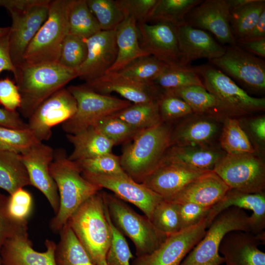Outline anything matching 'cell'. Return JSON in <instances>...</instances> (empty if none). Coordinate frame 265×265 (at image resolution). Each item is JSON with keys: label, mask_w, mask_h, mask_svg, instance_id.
Returning a JSON list of instances; mask_svg holds the SVG:
<instances>
[{"label": "cell", "mask_w": 265, "mask_h": 265, "mask_svg": "<svg viewBox=\"0 0 265 265\" xmlns=\"http://www.w3.org/2000/svg\"><path fill=\"white\" fill-rule=\"evenodd\" d=\"M50 172L59 198V209L50 222V228L53 232L59 233L79 207L102 188L82 176L79 164L70 160L63 149L54 150Z\"/></svg>", "instance_id": "1"}, {"label": "cell", "mask_w": 265, "mask_h": 265, "mask_svg": "<svg viewBox=\"0 0 265 265\" xmlns=\"http://www.w3.org/2000/svg\"><path fill=\"white\" fill-rule=\"evenodd\" d=\"M21 97L18 109L28 119L46 99L78 78L77 71L58 62L29 64L23 62L13 75Z\"/></svg>", "instance_id": "2"}, {"label": "cell", "mask_w": 265, "mask_h": 265, "mask_svg": "<svg viewBox=\"0 0 265 265\" xmlns=\"http://www.w3.org/2000/svg\"><path fill=\"white\" fill-rule=\"evenodd\" d=\"M67 223L95 265L106 260L112 234L101 191L85 200Z\"/></svg>", "instance_id": "3"}, {"label": "cell", "mask_w": 265, "mask_h": 265, "mask_svg": "<svg viewBox=\"0 0 265 265\" xmlns=\"http://www.w3.org/2000/svg\"><path fill=\"white\" fill-rule=\"evenodd\" d=\"M171 133L170 126L163 122L137 132L120 157L124 172L136 182L141 183L159 166L171 146Z\"/></svg>", "instance_id": "4"}, {"label": "cell", "mask_w": 265, "mask_h": 265, "mask_svg": "<svg viewBox=\"0 0 265 265\" xmlns=\"http://www.w3.org/2000/svg\"><path fill=\"white\" fill-rule=\"evenodd\" d=\"M51 0H0V7L10 14L8 33L9 50L15 67L23 62L25 51L47 20Z\"/></svg>", "instance_id": "5"}, {"label": "cell", "mask_w": 265, "mask_h": 265, "mask_svg": "<svg viewBox=\"0 0 265 265\" xmlns=\"http://www.w3.org/2000/svg\"><path fill=\"white\" fill-rule=\"evenodd\" d=\"M110 218L114 225L133 243L136 257L155 251L168 237L115 195L102 192Z\"/></svg>", "instance_id": "6"}, {"label": "cell", "mask_w": 265, "mask_h": 265, "mask_svg": "<svg viewBox=\"0 0 265 265\" xmlns=\"http://www.w3.org/2000/svg\"><path fill=\"white\" fill-rule=\"evenodd\" d=\"M208 227L203 238L180 265H221L225 261L219 248L225 236L234 231L251 233L249 216L243 209L235 207L219 213Z\"/></svg>", "instance_id": "7"}, {"label": "cell", "mask_w": 265, "mask_h": 265, "mask_svg": "<svg viewBox=\"0 0 265 265\" xmlns=\"http://www.w3.org/2000/svg\"><path fill=\"white\" fill-rule=\"evenodd\" d=\"M69 0H52L48 18L28 45L23 62L29 64L58 62L63 42L69 34Z\"/></svg>", "instance_id": "8"}, {"label": "cell", "mask_w": 265, "mask_h": 265, "mask_svg": "<svg viewBox=\"0 0 265 265\" xmlns=\"http://www.w3.org/2000/svg\"><path fill=\"white\" fill-rule=\"evenodd\" d=\"M67 89L77 102L75 113L62 124L63 130L69 134L92 127L104 118L132 104L125 99L97 93L84 84L70 86Z\"/></svg>", "instance_id": "9"}, {"label": "cell", "mask_w": 265, "mask_h": 265, "mask_svg": "<svg viewBox=\"0 0 265 265\" xmlns=\"http://www.w3.org/2000/svg\"><path fill=\"white\" fill-rule=\"evenodd\" d=\"M195 67L205 88L220 102L223 114L243 115L265 110V98L251 96L216 67L212 64Z\"/></svg>", "instance_id": "10"}, {"label": "cell", "mask_w": 265, "mask_h": 265, "mask_svg": "<svg viewBox=\"0 0 265 265\" xmlns=\"http://www.w3.org/2000/svg\"><path fill=\"white\" fill-rule=\"evenodd\" d=\"M212 171L230 189L249 193L265 192V163L254 153L226 154Z\"/></svg>", "instance_id": "11"}, {"label": "cell", "mask_w": 265, "mask_h": 265, "mask_svg": "<svg viewBox=\"0 0 265 265\" xmlns=\"http://www.w3.org/2000/svg\"><path fill=\"white\" fill-rule=\"evenodd\" d=\"M210 62L247 88L258 92L265 90V61L237 44L226 47L221 56Z\"/></svg>", "instance_id": "12"}, {"label": "cell", "mask_w": 265, "mask_h": 265, "mask_svg": "<svg viewBox=\"0 0 265 265\" xmlns=\"http://www.w3.org/2000/svg\"><path fill=\"white\" fill-rule=\"evenodd\" d=\"M207 227L206 217L194 226L168 236L151 253L134 258L131 265H180L203 238Z\"/></svg>", "instance_id": "13"}, {"label": "cell", "mask_w": 265, "mask_h": 265, "mask_svg": "<svg viewBox=\"0 0 265 265\" xmlns=\"http://www.w3.org/2000/svg\"><path fill=\"white\" fill-rule=\"evenodd\" d=\"M77 110V102L69 90H58L44 101L28 118L27 128L42 142L48 140L52 128L71 118Z\"/></svg>", "instance_id": "14"}, {"label": "cell", "mask_w": 265, "mask_h": 265, "mask_svg": "<svg viewBox=\"0 0 265 265\" xmlns=\"http://www.w3.org/2000/svg\"><path fill=\"white\" fill-rule=\"evenodd\" d=\"M82 175L86 179L102 188L111 191L114 195L123 201L134 205L150 220L156 206L163 199L127 174H97L82 171Z\"/></svg>", "instance_id": "15"}, {"label": "cell", "mask_w": 265, "mask_h": 265, "mask_svg": "<svg viewBox=\"0 0 265 265\" xmlns=\"http://www.w3.org/2000/svg\"><path fill=\"white\" fill-rule=\"evenodd\" d=\"M46 249H34L27 232V224L19 226L5 241L0 250L2 265H56L55 251L56 243L46 239Z\"/></svg>", "instance_id": "16"}, {"label": "cell", "mask_w": 265, "mask_h": 265, "mask_svg": "<svg viewBox=\"0 0 265 265\" xmlns=\"http://www.w3.org/2000/svg\"><path fill=\"white\" fill-rule=\"evenodd\" d=\"M231 13L226 0H205L187 14L185 23L209 31L222 44H237L231 27Z\"/></svg>", "instance_id": "17"}, {"label": "cell", "mask_w": 265, "mask_h": 265, "mask_svg": "<svg viewBox=\"0 0 265 265\" xmlns=\"http://www.w3.org/2000/svg\"><path fill=\"white\" fill-rule=\"evenodd\" d=\"M21 155L30 185L43 194L55 214L59 209V198L56 184L50 172L53 149L43 142H38Z\"/></svg>", "instance_id": "18"}, {"label": "cell", "mask_w": 265, "mask_h": 265, "mask_svg": "<svg viewBox=\"0 0 265 265\" xmlns=\"http://www.w3.org/2000/svg\"><path fill=\"white\" fill-rule=\"evenodd\" d=\"M141 48L168 66L180 65V53L176 26L170 23H137Z\"/></svg>", "instance_id": "19"}, {"label": "cell", "mask_w": 265, "mask_h": 265, "mask_svg": "<svg viewBox=\"0 0 265 265\" xmlns=\"http://www.w3.org/2000/svg\"><path fill=\"white\" fill-rule=\"evenodd\" d=\"M85 40L86 58L77 71L78 77L88 83L105 74L114 63L117 55L116 31L101 30Z\"/></svg>", "instance_id": "20"}, {"label": "cell", "mask_w": 265, "mask_h": 265, "mask_svg": "<svg viewBox=\"0 0 265 265\" xmlns=\"http://www.w3.org/2000/svg\"><path fill=\"white\" fill-rule=\"evenodd\" d=\"M84 85L103 95L117 93L133 104L156 101L162 91L153 83L135 81L118 72H106L99 79Z\"/></svg>", "instance_id": "21"}, {"label": "cell", "mask_w": 265, "mask_h": 265, "mask_svg": "<svg viewBox=\"0 0 265 265\" xmlns=\"http://www.w3.org/2000/svg\"><path fill=\"white\" fill-rule=\"evenodd\" d=\"M175 26L180 53V65H189L191 62L202 58L210 61L224 53L226 47L207 31L185 22Z\"/></svg>", "instance_id": "22"}, {"label": "cell", "mask_w": 265, "mask_h": 265, "mask_svg": "<svg viewBox=\"0 0 265 265\" xmlns=\"http://www.w3.org/2000/svg\"><path fill=\"white\" fill-rule=\"evenodd\" d=\"M265 240L264 232L254 234L234 231L222 240L219 252L226 265H265V253L258 248Z\"/></svg>", "instance_id": "23"}, {"label": "cell", "mask_w": 265, "mask_h": 265, "mask_svg": "<svg viewBox=\"0 0 265 265\" xmlns=\"http://www.w3.org/2000/svg\"><path fill=\"white\" fill-rule=\"evenodd\" d=\"M207 171L176 162H161L141 183L168 200Z\"/></svg>", "instance_id": "24"}, {"label": "cell", "mask_w": 265, "mask_h": 265, "mask_svg": "<svg viewBox=\"0 0 265 265\" xmlns=\"http://www.w3.org/2000/svg\"><path fill=\"white\" fill-rule=\"evenodd\" d=\"M230 189L214 172L208 171L166 200L175 203H193L211 208L220 201Z\"/></svg>", "instance_id": "25"}, {"label": "cell", "mask_w": 265, "mask_h": 265, "mask_svg": "<svg viewBox=\"0 0 265 265\" xmlns=\"http://www.w3.org/2000/svg\"><path fill=\"white\" fill-rule=\"evenodd\" d=\"M231 207L250 210L251 233H263L265 227V193H249L230 189L224 197L211 207L207 217L208 226L219 213Z\"/></svg>", "instance_id": "26"}, {"label": "cell", "mask_w": 265, "mask_h": 265, "mask_svg": "<svg viewBox=\"0 0 265 265\" xmlns=\"http://www.w3.org/2000/svg\"><path fill=\"white\" fill-rule=\"evenodd\" d=\"M195 115L172 132L171 146H208L215 138L219 127L214 119Z\"/></svg>", "instance_id": "27"}, {"label": "cell", "mask_w": 265, "mask_h": 265, "mask_svg": "<svg viewBox=\"0 0 265 265\" xmlns=\"http://www.w3.org/2000/svg\"><path fill=\"white\" fill-rule=\"evenodd\" d=\"M225 155L219 149L209 145H173L167 149L160 163L176 162L194 169L211 171Z\"/></svg>", "instance_id": "28"}, {"label": "cell", "mask_w": 265, "mask_h": 265, "mask_svg": "<svg viewBox=\"0 0 265 265\" xmlns=\"http://www.w3.org/2000/svg\"><path fill=\"white\" fill-rule=\"evenodd\" d=\"M115 31L117 55L107 72H118L136 59L149 55L140 47L137 22L133 18L126 17Z\"/></svg>", "instance_id": "29"}, {"label": "cell", "mask_w": 265, "mask_h": 265, "mask_svg": "<svg viewBox=\"0 0 265 265\" xmlns=\"http://www.w3.org/2000/svg\"><path fill=\"white\" fill-rule=\"evenodd\" d=\"M66 136L74 147L68 158L74 161L111 153L115 145L93 127L76 134H67Z\"/></svg>", "instance_id": "30"}, {"label": "cell", "mask_w": 265, "mask_h": 265, "mask_svg": "<svg viewBox=\"0 0 265 265\" xmlns=\"http://www.w3.org/2000/svg\"><path fill=\"white\" fill-rule=\"evenodd\" d=\"M30 185L21 155L0 150V188L11 195Z\"/></svg>", "instance_id": "31"}, {"label": "cell", "mask_w": 265, "mask_h": 265, "mask_svg": "<svg viewBox=\"0 0 265 265\" xmlns=\"http://www.w3.org/2000/svg\"><path fill=\"white\" fill-rule=\"evenodd\" d=\"M59 234L55 251L56 265H95L67 223Z\"/></svg>", "instance_id": "32"}, {"label": "cell", "mask_w": 265, "mask_h": 265, "mask_svg": "<svg viewBox=\"0 0 265 265\" xmlns=\"http://www.w3.org/2000/svg\"><path fill=\"white\" fill-rule=\"evenodd\" d=\"M69 34L86 39L101 31L86 0H69L67 8Z\"/></svg>", "instance_id": "33"}, {"label": "cell", "mask_w": 265, "mask_h": 265, "mask_svg": "<svg viewBox=\"0 0 265 265\" xmlns=\"http://www.w3.org/2000/svg\"><path fill=\"white\" fill-rule=\"evenodd\" d=\"M162 91L183 100L195 114H223L218 99L204 86L194 85Z\"/></svg>", "instance_id": "34"}, {"label": "cell", "mask_w": 265, "mask_h": 265, "mask_svg": "<svg viewBox=\"0 0 265 265\" xmlns=\"http://www.w3.org/2000/svg\"><path fill=\"white\" fill-rule=\"evenodd\" d=\"M113 115L138 131L162 122L159 110L158 100L133 104Z\"/></svg>", "instance_id": "35"}, {"label": "cell", "mask_w": 265, "mask_h": 265, "mask_svg": "<svg viewBox=\"0 0 265 265\" xmlns=\"http://www.w3.org/2000/svg\"><path fill=\"white\" fill-rule=\"evenodd\" d=\"M153 83L161 90L194 85L204 87L196 67L189 65L168 66Z\"/></svg>", "instance_id": "36"}, {"label": "cell", "mask_w": 265, "mask_h": 265, "mask_svg": "<svg viewBox=\"0 0 265 265\" xmlns=\"http://www.w3.org/2000/svg\"><path fill=\"white\" fill-rule=\"evenodd\" d=\"M265 10V0H251L243 6L230 11L231 29L237 43L249 33Z\"/></svg>", "instance_id": "37"}, {"label": "cell", "mask_w": 265, "mask_h": 265, "mask_svg": "<svg viewBox=\"0 0 265 265\" xmlns=\"http://www.w3.org/2000/svg\"><path fill=\"white\" fill-rule=\"evenodd\" d=\"M202 0H158L149 22H166L175 26L185 22L188 13Z\"/></svg>", "instance_id": "38"}, {"label": "cell", "mask_w": 265, "mask_h": 265, "mask_svg": "<svg viewBox=\"0 0 265 265\" xmlns=\"http://www.w3.org/2000/svg\"><path fill=\"white\" fill-rule=\"evenodd\" d=\"M219 142L228 154H254L255 150L247 135L236 118L225 119Z\"/></svg>", "instance_id": "39"}, {"label": "cell", "mask_w": 265, "mask_h": 265, "mask_svg": "<svg viewBox=\"0 0 265 265\" xmlns=\"http://www.w3.org/2000/svg\"><path fill=\"white\" fill-rule=\"evenodd\" d=\"M168 66L148 55L136 59L118 72L135 81L152 84Z\"/></svg>", "instance_id": "40"}, {"label": "cell", "mask_w": 265, "mask_h": 265, "mask_svg": "<svg viewBox=\"0 0 265 265\" xmlns=\"http://www.w3.org/2000/svg\"><path fill=\"white\" fill-rule=\"evenodd\" d=\"M86 2L101 30H115L126 18L116 0H86Z\"/></svg>", "instance_id": "41"}, {"label": "cell", "mask_w": 265, "mask_h": 265, "mask_svg": "<svg viewBox=\"0 0 265 265\" xmlns=\"http://www.w3.org/2000/svg\"><path fill=\"white\" fill-rule=\"evenodd\" d=\"M150 220L157 229L167 236L181 230L178 204L164 199L156 206Z\"/></svg>", "instance_id": "42"}, {"label": "cell", "mask_w": 265, "mask_h": 265, "mask_svg": "<svg viewBox=\"0 0 265 265\" xmlns=\"http://www.w3.org/2000/svg\"><path fill=\"white\" fill-rule=\"evenodd\" d=\"M39 142L27 128L0 127V150L21 154Z\"/></svg>", "instance_id": "43"}, {"label": "cell", "mask_w": 265, "mask_h": 265, "mask_svg": "<svg viewBox=\"0 0 265 265\" xmlns=\"http://www.w3.org/2000/svg\"><path fill=\"white\" fill-rule=\"evenodd\" d=\"M87 54L85 40L68 34L63 42L58 63L64 67L77 70L84 62Z\"/></svg>", "instance_id": "44"}, {"label": "cell", "mask_w": 265, "mask_h": 265, "mask_svg": "<svg viewBox=\"0 0 265 265\" xmlns=\"http://www.w3.org/2000/svg\"><path fill=\"white\" fill-rule=\"evenodd\" d=\"M93 127L112 141L115 145L132 139L139 131L113 114L101 119Z\"/></svg>", "instance_id": "45"}, {"label": "cell", "mask_w": 265, "mask_h": 265, "mask_svg": "<svg viewBox=\"0 0 265 265\" xmlns=\"http://www.w3.org/2000/svg\"><path fill=\"white\" fill-rule=\"evenodd\" d=\"M106 215L111 231L112 238L106 257V264L107 265H131L130 260L134 257L125 236L112 223L107 208Z\"/></svg>", "instance_id": "46"}, {"label": "cell", "mask_w": 265, "mask_h": 265, "mask_svg": "<svg viewBox=\"0 0 265 265\" xmlns=\"http://www.w3.org/2000/svg\"><path fill=\"white\" fill-rule=\"evenodd\" d=\"M76 162L83 172L106 175L127 174L121 167L120 157L112 152Z\"/></svg>", "instance_id": "47"}, {"label": "cell", "mask_w": 265, "mask_h": 265, "mask_svg": "<svg viewBox=\"0 0 265 265\" xmlns=\"http://www.w3.org/2000/svg\"><path fill=\"white\" fill-rule=\"evenodd\" d=\"M7 212L10 218L17 223H27L33 208V200L30 193L20 188L9 195Z\"/></svg>", "instance_id": "48"}, {"label": "cell", "mask_w": 265, "mask_h": 265, "mask_svg": "<svg viewBox=\"0 0 265 265\" xmlns=\"http://www.w3.org/2000/svg\"><path fill=\"white\" fill-rule=\"evenodd\" d=\"M158 104L160 116L163 122L193 114L189 106L183 100L164 91L162 90Z\"/></svg>", "instance_id": "49"}, {"label": "cell", "mask_w": 265, "mask_h": 265, "mask_svg": "<svg viewBox=\"0 0 265 265\" xmlns=\"http://www.w3.org/2000/svg\"><path fill=\"white\" fill-rule=\"evenodd\" d=\"M158 0H116L126 17L137 23H147Z\"/></svg>", "instance_id": "50"}, {"label": "cell", "mask_w": 265, "mask_h": 265, "mask_svg": "<svg viewBox=\"0 0 265 265\" xmlns=\"http://www.w3.org/2000/svg\"><path fill=\"white\" fill-rule=\"evenodd\" d=\"M177 204L181 230L194 226L206 218L211 208L193 203Z\"/></svg>", "instance_id": "51"}, {"label": "cell", "mask_w": 265, "mask_h": 265, "mask_svg": "<svg viewBox=\"0 0 265 265\" xmlns=\"http://www.w3.org/2000/svg\"><path fill=\"white\" fill-rule=\"evenodd\" d=\"M21 104V97L16 84L8 77L0 79V105L10 111H17Z\"/></svg>", "instance_id": "52"}, {"label": "cell", "mask_w": 265, "mask_h": 265, "mask_svg": "<svg viewBox=\"0 0 265 265\" xmlns=\"http://www.w3.org/2000/svg\"><path fill=\"white\" fill-rule=\"evenodd\" d=\"M8 196L0 192V250L5 241L21 225L12 220L7 212Z\"/></svg>", "instance_id": "53"}, {"label": "cell", "mask_w": 265, "mask_h": 265, "mask_svg": "<svg viewBox=\"0 0 265 265\" xmlns=\"http://www.w3.org/2000/svg\"><path fill=\"white\" fill-rule=\"evenodd\" d=\"M0 127L13 128L25 129L27 128L17 111H10L0 106Z\"/></svg>", "instance_id": "54"}, {"label": "cell", "mask_w": 265, "mask_h": 265, "mask_svg": "<svg viewBox=\"0 0 265 265\" xmlns=\"http://www.w3.org/2000/svg\"><path fill=\"white\" fill-rule=\"evenodd\" d=\"M4 71H10L13 75L16 71L10 55L8 33L0 37V73Z\"/></svg>", "instance_id": "55"}, {"label": "cell", "mask_w": 265, "mask_h": 265, "mask_svg": "<svg viewBox=\"0 0 265 265\" xmlns=\"http://www.w3.org/2000/svg\"><path fill=\"white\" fill-rule=\"evenodd\" d=\"M239 47L257 56L265 57V38L241 41L237 43Z\"/></svg>", "instance_id": "56"}, {"label": "cell", "mask_w": 265, "mask_h": 265, "mask_svg": "<svg viewBox=\"0 0 265 265\" xmlns=\"http://www.w3.org/2000/svg\"><path fill=\"white\" fill-rule=\"evenodd\" d=\"M265 38V10L259 21L249 33L241 40L248 41ZM239 42V41H238Z\"/></svg>", "instance_id": "57"}, {"label": "cell", "mask_w": 265, "mask_h": 265, "mask_svg": "<svg viewBox=\"0 0 265 265\" xmlns=\"http://www.w3.org/2000/svg\"><path fill=\"white\" fill-rule=\"evenodd\" d=\"M250 129L256 137L260 141L265 140V117H256L250 123Z\"/></svg>", "instance_id": "58"}, {"label": "cell", "mask_w": 265, "mask_h": 265, "mask_svg": "<svg viewBox=\"0 0 265 265\" xmlns=\"http://www.w3.org/2000/svg\"><path fill=\"white\" fill-rule=\"evenodd\" d=\"M9 30V27H0V37L7 34Z\"/></svg>", "instance_id": "59"}, {"label": "cell", "mask_w": 265, "mask_h": 265, "mask_svg": "<svg viewBox=\"0 0 265 265\" xmlns=\"http://www.w3.org/2000/svg\"><path fill=\"white\" fill-rule=\"evenodd\" d=\"M100 265H107L106 264V260L103 261Z\"/></svg>", "instance_id": "60"}, {"label": "cell", "mask_w": 265, "mask_h": 265, "mask_svg": "<svg viewBox=\"0 0 265 265\" xmlns=\"http://www.w3.org/2000/svg\"><path fill=\"white\" fill-rule=\"evenodd\" d=\"M0 265H2V264H1V260H0Z\"/></svg>", "instance_id": "61"}]
</instances>
